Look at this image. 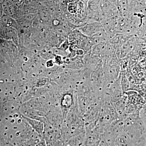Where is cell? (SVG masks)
Returning a JSON list of instances; mask_svg holds the SVG:
<instances>
[{"mask_svg": "<svg viewBox=\"0 0 146 146\" xmlns=\"http://www.w3.org/2000/svg\"><path fill=\"white\" fill-rule=\"evenodd\" d=\"M101 140L100 134L95 131L87 136L84 140V145L85 146H99Z\"/></svg>", "mask_w": 146, "mask_h": 146, "instance_id": "obj_1", "label": "cell"}, {"mask_svg": "<svg viewBox=\"0 0 146 146\" xmlns=\"http://www.w3.org/2000/svg\"><path fill=\"white\" fill-rule=\"evenodd\" d=\"M121 87L123 91H127L129 87V84L128 80L126 78L125 75V74H123V75H122V76L121 78Z\"/></svg>", "mask_w": 146, "mask_h": 146, "instance_id": "obj_2", "label": "cell"}, {"mask_svg": "<svg viewBox=\"0 0 146 146\" xmlns=\"http://www.w3.org/2000/svg\"><path fill=\"white\" fill-rule=\"evenodd\" d=\"M68 10L70 13H76L78 11V6L76 4L74 3H70L68 5Z\"/></svg>", "mask_w": 146, "mask_h": 146, "instance_id": "obj_3", "label": "cell"}, {"mask_svg": "<svg viewBox=\"0 0 146 146\" xmlns=\"http://www.w3.org/2000/svg\"><path fill=\"white\" fill-rule=\"evenodd\" d=\"M5 1V0H0V5H3Z\"/></svg>", "mask_w": 146, "mask_h": 146, "instance_id": "obj_4", "label": "cell"}, {"mask_svg": "<svg viewBox=\"0 0 146 146\" xmlns=\"http://www.w3.org/2000/svg\"><path fill=\"white\" fill-rule=\"evenodd\" d=\"M21 1H23V0H21Z\"/></svg>", "mask_w": 146, "mask_h": 146, "instance_id": "obj_5", "label": "cell"}]
</instances>
